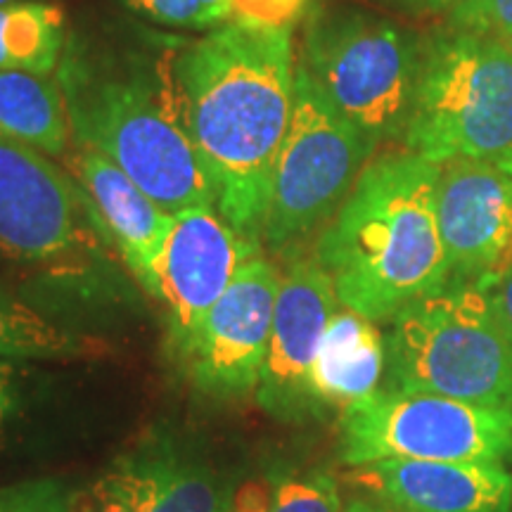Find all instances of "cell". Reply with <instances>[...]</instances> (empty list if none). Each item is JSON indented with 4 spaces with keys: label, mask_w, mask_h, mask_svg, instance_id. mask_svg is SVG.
<instances>
[{
    "label": "cell",
    "mask_w": 512,
    "mask_h": 512,
    "mask_svg": "<svg viewBox=\"0 0 512 512\" xmlns=\"http://www.w3.org/2000/svg\"><path fill=\"white\" fill-rule=\"evenodd\" d=\"M72 176L91 204V214L124 256L128 271L152 294L155 264L174 228V214L145 195L117 164L79 147L72 155Z\"/></svg>",
    "instance_id": "15"
},
{
    "label": "cell",
    "mask_w": 512,
    "mask_h": 512,
    "mask_svg": "<svg viewBox=\"0 0 512 512\" xmlns=\"http://www.w3.org/2000/svg\"><path fill=\"white\" fill-rule=\"evenodd\" d=\"M15 411V387H12V373L8 366L0 363V441L8 430V422Z\"/></svg>",
    "instance_id": "29"
},
{
    "label": "cell",
    "mask_w": 512,
    "mask_h": 512,
    "mask_svg": "<svg viewBox=\"0 0 512 512\" xmlns=\"http://www.w3.org/2000/svg\"><path fill=\"white\" fill-rule=\"evenodd\" d=\"M131 477L138 512H230L235 482L171 444L119 460Z\"/></svg>",
    "instance_id": "17"
},
{
    "label": "cell",
    "mask_w": 512,
    "mask_h": 512,
    "mask_svg": "<svg viewBox=\"0 0 512 512\" xmlns=\"http://www.w3.org/2000/svg\"><path fill=\"white\" fill-rule=\"evenodd\" d=\"M174 60L169 55L147 67L67 43L55 79L76 145L117 164L169 214L216 209L214 185L185 121Z\"/></svg>",
    "instance_id": "3"
},
{
    "label": "cell",
    "mask_w": 512,
    "mask_h": 512,
    "mask_svg": "<svg viewBox=\"0 0 512 512\" xmlns=\"http://www.w3.org/2000/svg\"><path fill=\"white\" fill-rule=\"evenodd\" d=\"M261 247L242 238L216 209L174 214V228L155 264L152 297L164 304L169 342L178 358L188 354L204 318Z\"/></svg>",
    "instance_id": "10"
},
{
    "label": "cell",
    "mask_w": 512,
    "mask_h": 512,
    "mask_svg": "<svg viewBox=\"0 0 512 512\" xmlns=\"http://www.w3.org/2000/svg\"><path fill=\"white\" fill-rule=\"evenodd\" d=\"M88 200L46 152L0 138V256L46 264L86 238Z\"/></svg>",
    "instance_id": "12"
},
{
    "label": "cell",
    "mask_w": 512,
    "mask_h": 512,
    "mask_svg": "<svg viewBox=\"0 0 512 512\" xmlns=\"http://www.w3.org/2000/svg\"><path fill=\"white\" fill-rule=\"evenodd\" d=\"M375 150L297 64L292 119L275 164L264 245L275 254L297 256V247L332 221Z\"/></svg>",
    "instance_id": "7"
},
{
    "label": "cell",
    "mask_w": 512,
    "mask_h": 512,
    "mask_svg": "<svg viewBox=\"0 0 512 512\" xmlns=\"http://www.w3.org/2000/svg\"><path fill=\"white\" fill-rule=\"evenodd\" d=\"M271 512H342L335 477L325 472L278 475Z\"/></svg>",
    "instance_id": "22"
},
{
    "label": "cell",
    "mask_w": 512,
    "mask_h": 512,
    "mask_svg": "<svg viewBox=\"0 0 512 512\" xmlns=\"http://www.w3.org/2000/svg\"><path fill=\"white\" fill-rule=\"evenodd\" d=\"M136 15L162 27L211 31L233 22L230 0H124Z\"/></svg>",
    "instance_id": "21"
},
{
    "label": "cell",
    "mask_w": 512,
    "mask_h": 512,
    "mask_svg": "<svg viewBox=\"0 0 512 512\" xmlns=\"http://www.w3.org/2000/svg\"><path fill=\"white\" fill-rule=\"evenodd\" d=\"M422 41L354 8L313 10L297 64L375 147L403 140L418 88Z\"/></svg>",
    "instance_id": "6"
},
{
    "label": "cell",
    "mask_w": 512,
    "mask_h": 512,
    "mask_svg": "<svg viewBox=\"0 0 512 512\" xmlns=\"http://www.w3.org/2000/svg\"><path fill=\"white\" fill-rule=\"evenodd\" d=\"M501 164H505V169L512 171V159H508V162H501Z\"/></svg>",
    "instance_id": "33"
},
{
    "label": "cell",
    "mask_w": 512,
    "mask_h": 512,
    "mask_svg": "<svg viewBox=\"0 0 512 512\" xmlns=\"http://www.w3.org/2000/svg\"><path fill=\"white\" fill-rule=\"evenodd\" d=\"M69 133V114L57 79L0 69V138L57 157L67 150Z\"/></svg>",
    "instance_id": "18"
},
{
    "label": "cell",
    "mask_w": 512,
    "mask_h": 512,
    "mask_svg": "<svg viewBox=\"0 0 512 512\" xmlns=\"http://www.w3.org/2000/svg\"><path fill=\"white\" fill-rule=\"evenodd\" d=\"M311 3H313V0H311Z\"/></svg>",
    "instance_id": "34"
},
{
    "label": "cell",
    "mask_w": 512,
    "mask_h": 512,
    "mask_svg": "<svg viewBox=\"0 0 512 512\" xmlns=\"http://www.w3.org/2000/svg\"><path fill=\"white\" fill-rule=\"evenodd\" d=\"M278 475H259L235 489L230 512H271Z\"/></svg>",
    "instance_id": "27"
},
{
    "label": "cell",
    "mask_w": 512,
    "mask_h": 512,
    "mask_svg": "<svg viewBox=\"0 0 512 512\" xmlns=\"http://www.w3.org/2000/svg\"><path fill=\"white\" fill-rule=\"evenodd\" d=\"M81 347L79 337L0 287V358H69Z\"/></svg>",
    "instance_id": "20"
},
{
    "label": "cell",
    "mask_w": 512,
    "mask_h": 512,
    "mask_svg": "<svg viewBox=\"0 0 512 512\" xmlns=\"http://www.w3.org/2000/svg\"><path fill=\"white\" fill-rule=\"evenodd\" d=\"M233 17L259 27L292 29L304 17L311 0H230Z\"/></svg>",
    "instance_id": "25"
},
{
    "label": "cell",
    "mask_w": 512,
    "mask_h": 512,
    "mask_svg": "<svg viewBox=\"0 0 512 512\" xmlns=\"http://www.w3.org/2000/svg\"><path fill=\"white\" fill-rule=\"evenodd\" d=\"M74 494L60 479H27L0 486V512H72Z\"/></svg>",
    "instance_id": "23"
},
{
    "label": "cell",
    "mask_w": 512,
    "mask_h": 512,
    "mask_svg": "<svg viewBox=\"0 0 512 512\" xmlns=\"http://www.w3.org/2000/svg\"><path fill=\"white\" fill-rule=\"evenodd\" d=\"M349 479L394 512H512V475L503 463L377 460Z\"/></svg>",
    "instance_id": "14"
},
{
    "label": "cell",
    "mask_w": 512,
    "mask_h": 512,
    "mask_svg": "<svg viewBox=\"0 0 512 512\" xmlns=\"http://www.w3.org/2000/svg\"><path fill=\"white\" fill-rule=\"evenodd\" d=\"M387 389L512 406V320L494 290L448 285L396 313Z\"/></svg>",
    "instance_id": "4"
},
{
    "label": "cell",
    "mask_w": 512,
    "mask_h": 512,
    "mask_svg": "<svg viewBox=\"0 0 512 512\" xmlns=\"http://www.w3.org/2000/svg\"><path fill=\"white\" fill-rule=\"evenodd\" d=\"M342 512H387V510L375 508L373 503H366V501H354V503H349Z\"/></svg>",
    "instance_id": "31"
},
{
    "label": "cell",
    "mask_w": 512,
    "mask_h": 512,
    "mask_svg": "<svg viewBox=\"0 0 512 512\" xmlns=\"http://www.w3.org/2000/svg\"><path fill=\"white\" fill-rule=\"evenodd\" d=\"M437 216L448 285L496 287L512 268V171L491 159L439 164Z\"/></svg>",
    "instance_id": "11"
},
{
    "label": "cell",
    "mask_w": 512,
    "mask_h": 512,
    "mask_svg": "<svg viewBox=\"0 0 512 512\" xmlns=\"http://www.w3.org/2000/svg\"><path fill=\"white\" fill-rule=\"evenodd\" d=\"M339 458L351 467L377 460L505 465L512 460V406L377 389L339 413Z\"/></svg>",
    "instance_id": "8"
},
{
    "label": "cell",
    "mask_w": 512,
    "mask_h": 512,
    "mask_svg": "<svg viewBox=\"0 0 512 512\" xmlns=\"http://www.w3.org/2000/svg\"><path fill=\"white\" fill-rule=\"evenodd\" d=\"M278 287V268L261 252L242 264L183 356L202 394L228 399L256 392L271 344Z\"/></svg>",
    "instance_id": "9"
},
{
    "label": "cell",
    "mask_w": 512,
    "mask_h": 512,
    "mask_svg": "<svg viewBox=\"0 0 512 512\" xmlns=\"http://www.w3.org/2000/svg\"><path fill=\"white\" fill-rule=\"evenodd\" d=\"M382 3L403 12H418V15H437V12L451 15L453 10L465 5L467 0H382Z\"/></svg>",
    "instance_id": "28"
},
{
    "label": "cell",
    "mask_w": 512,
    "mask_h": 512,
    "mask_svg": "<svg viewBox=\"0 0 512 512\" xmlns=\"http://www.w3.org/2000/svg\"><path fill=\"white\" fill-rule=\"evenodd\" d=\"M387 370V339L370 320L351 309L332 316L316 361H313L309 392L313 415L347 411L356 401L380 389Z\"/></svg>",
    "instance_id": "16"
},
{
    "label": "cell",
    "mask_w": 512,
    "mask_h": 512,
    "mask_svg": "<svg viewBox=\"0 0 512 512\" xmlns=\"http://www.w3.org/2000/svg\"><path fill=\"white\" fill-rule=\"evenodd\" d=\"M174 74L216 209L261 247L294 107L292 29L233 19L178 50Z\"/></svg>",
    "instance_id": "1"
},
{
    "label": "cell",
    "mask_w": 512,
    "mask_h": 512,
    "mask_svg": "<svg viewBox=\"0 0 512 512\" xmlns=\"http://www.w3.org/2000/svg\"><path fill=\"white\" fill-rule=\"evenodd\" d=\"M337 306L328 271L313 256H290L280 273L271 344L256 387V401L271 418L299 422L313 415L309 377Z\"/></svg>",
    "instance_id": "13"
},
{
    "label": "cell",
    "mask_w": 512,
    "mask_h": 512,
    "mask_svg": "<svg viewBox=\"0 0 512 512\" xmlns=\"http://www.w3.org/2000/svg\"><path fill=\"white\" fill-rule=\"evenodd\" d=\"M67 48L64 12L48 0L0 5V69L53 74Z\"/></svg>",
    "instance_id": "19"
},
{
    "label": "cell",
    "mask_w": 512,
    "mask_h": 512,
    "mask_svg": "<svg viewBox=\"0 0 512 512\" xmlns=\"http://www.w3.org/2000/svg\"><path fill=\"white\" fill-rule=\"evenodd\" d=\"M95 508L98 512H138V498L131 477L117 463L93 489Z\"/></svg>",
    "instance_id": "26"
},
{
    "label": "cell",
    "mask_w": 512,
    "mask_h": 512,
    "mask_svg": "<svg viewBox=\"0 0 512 512\" xmlns=\"http://www.w3.org/2000/svg\"><path fill=\"white\" fill-rule=\"evenodd\" d=\"M8 3H24V0H0V5H8Z\"/></svg>",
    "instance_id": "32"
},
{
    "label": "cell",
    "mask_w": 512,
    "mask_h": 512,
    "mask_svg": "<svg viewBox=\"0 0 512 512\" xmlns=\"http://www.w3.org/2000/svg\"><path fill=\"white\" fill-rule=\"evenodd\" d=\"M491 290H494L496 297L501 299L503 309L508 311V316H510V320H512V268H510L508 273L503 275L501 280H498L496 287H491Z\"/></svg>",
    "instance_id": "30"
},
{
    "label": "cell",
    "mask_w": 512,
    "mask_h": 512,
    "mask_svg": "<svg viewBox=\"0 0 512 512\" xmlns=\"http://www.w3.org/2000/svg\"><path fill=\"white\" fill-rule=\"evenodd\" d=\"M403 145L434 164L512 159V43L448 24L425 38Z\"/></svg>",
    "instance_id": "5"
},
{
    "label": "cell",
    "mask_w": 512,
    "mask_h": 512,
    "mask_svg": "<svg viewBox=\"0 0 512 512\" xmlns=\"http://www.w3.org/2000/svg\"><path fill=\"white\" fill-rule=\"evenodd\" d=\"M439 164L396 152L370 162L323 233L313 259L337 299L370 320L396 313L451 283L437 216Z\"/></svg>",
    "instance_id": "2"
},
{
    "label": "cell",
    "mask_w": 512,
    "mask_h": 512,
    "mask_svg": "<svg viewBox=\"0 0 512 512\" xmlns=\"http://www.w3.org/2000/svg\"><path fill=\"white\" fill-rule=\"evenodd\" d=\"M448 27L512 43V0H467L448 15Z\"/></svg>",
    "instance_id": "24"
}]
</instances>
